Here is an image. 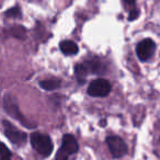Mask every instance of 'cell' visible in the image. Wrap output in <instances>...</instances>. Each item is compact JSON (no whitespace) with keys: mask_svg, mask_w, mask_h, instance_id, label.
<instances>
[{"mask_svg":"<svg viewBox=\"0 0 160 160\" xmlns=\"http://www.w3.org/2000/svg\"><path fill=\"white\" fill-rule=\"evenodd\" d=\"M2 104H3V109H5L6 113L11 116V118H13L14 120H17L18 122H20L23 126L28 127V128H34V127H36L35 123H32L31 121H29L22 114V112L19 109V105H18V102H17L16 98H14L12 94H10V93L5 94Z\"/></svg>","mask_w":160,"mask_h":160,"instance_id":"1","label":"cell"},{"mask_svg":"<svg viewBox=\"0 0 160 160\" xmlns=\"http://www.w3.org/2000/svg\"><path fill=\"white\" fill-rule=\"evenodd\" d=\"M31 146L38 155L46 158L52 155L54 150V145L52 138L47 134H43L40 132H34L30 136Z\"/></svg>","mask_w":160,"mask_h":160,"instance_id":"2","label":"cell"},{"mask_svg":"<svg viewBox=\"0 0 160 160\" xmlns=\"http://www.w3.org/2000/svg\"><path fill=\"white\" fill-rule=\"evenodd\" d=\"M79 150V145L75 136L71 134H65L62 139V146L56 152L55 160H68L71 155H75Z\"/></svg>","mask_w":160,"mask_h":160,"instance_id":"3","label":"cell"},{"mask_svg":"<svg viewBox=\"0 0 160 160\" xmlns=\"http://www.w3.org/2000/svg\"><path fill=\"white\" fill-rule=\"evenodd\" d=\"M2 126H3V133H5L6 137L13 145H16V146H23L27 142L28 140L27 133L17 128L11 122H9L7 120H3Z\"/></svg>","mask_w":160,"mask_h":160,"instance_id":"4","label":"cell"},{"mask_svg":"<svg viewBox=\"0 0 160 160\" xmlns=\"http://www.w3.org/2000/svg\"><path fill=\"white\" fill-rule=\"evenodd\" d=\"M105 142H107L108 148H109L112 157L115 158V159L124 157L127 153V146L120 136H108Z\"/></svg>","mask_w":160,"mask_h":160,"instance_id":"5","label":"cell"},{"mask_svg":"<svg viewBox=\"0 0 160 160\" xmlns=\"http://www.w3.org/2000/svg\"><path fill=\"white\" fill-rule=\"evenodd\" d=\"M87 92L89 96L94 97V98H104L109 96V93L111 92V83L107 79L99 78V79L91 81Z\"/></svg>","mask_w":160,"mask_h":160,"instance_id":"6","label":"cell"},{"mask_svg":"<svg viewBox=\"0 0 160 160\" xmlns=\"http://www.w3.org/2000/svg\"><path fill=\"white\" fill-rule=\"evenodd\" d=\"M156 51V43L151 38H145L138 43L136 47V54L139 60L147 62L153 56Z\"/></svg>","mask_w":160,"mask_h":160,"instance_id":"7","label":"cell"},{"mask_svg":"<svg viewBox=\"0 0 160 160\" xmlns=\"http://www.w3.org/2000/svg\"><path fill=\"white\" fill-rule=\"evenodd\" d=\"M86 66L89 69V73L93 75H103L105 72V66L98 57H91L85 62Z\"/></svg>","mask_w":160,"mask_h":160,"instance_id":"8","label":"cell"},{"mask_svg":"<svg viewBox=\"0 0 160 160\" xmlns=\"http://www.w3.org/2000/svg\"><path fill=\"white\" fill-rule=\"evenodd\" d=\"M6 36H11V38H18V40H24L27 38V30L22 25H13L11 28H8L3 31Z\"/></svg>","mask_w":160,"mask_h":160,"instance_id":"9","label":"cell"},{"mask_svg":"<svg viewBox=\"0 0 160 160\" xmlns=\"http://www.w3.org/2000/svg\"><path fill=\"white\" fill-rule=\"evenodd\" d=\"M59 48L62 51V53L66 56H71V55H76L79 51L78 48V45L76 44L73 41H62L59 44Z\"/></svg>","mask_w":160,"mask_h":160,"instance_id":"10","label":"cell"},{"mask_svg":"<svg viewBox=\"0 0 160 160\" xmlns=\"http://www.w3.org/2000/svg\"><path fill=\"white\" fill-rule=\"evenodd\" d=\"M40 87L44 90H47V91H53V90H56L58 88H60L62 86V80L57 79V78H52V79H45L40 81Z\"/></svg>","mask_w":160,"mask_h":160,"instance_id":"11","label":"cell"},{"mask_svg":"<svg viewBox=\"0 0 160 160\" xmlns=\"http://www.w3.org/2000/svg\"><path fill=\"white\" fill-rule=\"evenodd\" d=\"M75 76L77 78V80L79 81V83H83L86 81V78L89 75V69L86 66L85 62L81 64H77L75 66Z\"/></svg>","mask_w":160,"mask_h":160,"instance_id":"12","label":"cell"},{"mask_svg":"<svg viewBox=\"0 0 160 160\" xmlns=\"http://www.w3.org/2000/svg\"><path fill=\"white\" fill-rule=\"evenodd\" d=\"M12 152L3 142H0V160H11Z\"/></svg>","mask_w":160,"mask_h":160,"instance_id":"13","label":"cell"},{"mask_svg":"<svg viewBox=\"0 0 160 160\" xmlns=\"http://www.w3.org/2000/svg\"><path fill=\"white\" fill-rule=\"evenodd\" d=\"M21 14H22V12H21V9L19 6H14V7L10 8L9 10H7L5 12V16L7 18H12V19L21 18Z\"/></svg>","mask_w":160,"mask_h":160,"instance_id":"14","label":"cell"},{"mask_svg":"<svg viewBox=\"0 0 160 160\" xmlns=\"http://www.w3.org/2000/svg\"><path fill=\"white\" fill-rule=\"evenodd\" d=\"M138 16H139V10H138L137 8H132L128 13V20L129 21L135 20V19L138 18Z\"/></svg>","mask_w":160,"mask_h":160,"instance_id":"15","label":"cell"},{"mask_svg":"<svg viewBox=\"0 0 160 160\" xmlns=\"http://www.w3.org/2000/svg\"><path fill=\"white\" fill-rule=\"evenodd\" d=\"M123 2L125 3L126 6H134L136 3V0H123Z\"/></svg>","mask_w":160,"mask_h":160,"instance_id":"16","label":"cell"}]
</instances>
